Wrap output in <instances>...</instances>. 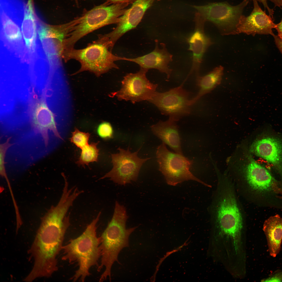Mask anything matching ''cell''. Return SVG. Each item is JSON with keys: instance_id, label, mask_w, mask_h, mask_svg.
Here are the masks:
<instances>
[{"instance_id": "obj_30", "label": "cell", "mask_w": 282, "mask_h": 282, "mask_svg": "<svg viewBox=\"0 0 282 282\" xmlns=\"http://www.w3.org/2000/svg\"><path fill=\"white\" fill-rule=\"evenodd\" d=\"M273 36L276 45L282 54V39L278 36L274 35Z\"/></svg>"}, {"instance_id": "obj_16", "label": "cell", "mask_w": 282, "mask_h": 282, "mask_svg": "<svg viewBox=\"0 0 282 282\" xmlns=\"http://www.w3.org/2000/svg\"><path fill=\"white\" fill-rule=\"evenodd\" d=\"M252 1L253 9L248 16H242L237 29L238 33L270 34L273 36L274 34L272 30L275 28L276 24L273 22V18L263 10L257 1Z\"/></svg>"}, {"instance_id": "obj_17", "label": "cell", "mask_w": 282, "mask_h": 282, "mask_svg": "<svg viewBox=\"0 0 282 282\" xmlns=\"http://www.w3.org/2000/svg\"><path fill=\"white\" fill-rule=\"evenodd\" d=\"M251 151L271 164L279 175L282 187V139L265 136L251 145Z\"/></svg>"}, {"instance_id": "obj_12", "label": "cell", "mask_w": 282, "mask_h": 282, "mask_svg": "<svg viewBox=\"0 0 282 282\" xmlns=\"http://www.w3.org/2000/svg\"><path fill=\"white\" fill-rule=\"evenodd\" d=\"M248 157V161L244 167L243 172L249 187L266 200L272 196L277 198L279 191L282 188L280 182L265 168Z\"/></svg>"}, {"instance_id": "obj_28", "label": "cell", "mask_w": 282, "mask_h": 282, "mask_svg": "<svg viewBox=\"0 0 282 282\" xmlns=\"http://www.w3.org/2000/svg\"><path fill=\"white\" fill-rule=\"evenodd\" d=\"M252 1L254 0H252ZM261 3L265 9H267L269 15L273 18L274 10L273 9L270 8L267 3V1H269L272 2L274 5L275 7H277L282 9V0H254Z\"/></svg>"}, {"instance_id": "obj_8", "label": "cell", "mask_w": 282, "mask_h": 282, "mask_svg": "<svg viewBox=\"0 0 282 282\" xmlns=\"http://www.w3.org/2000/svg\"><path fill=\"white\" fill-rule=\"evenodd\" d=\"M156 155L159 171L168 184L175 186L183 182L191 180L209 186L191 172L190 169L192 161L183 154L170 151L166 144L162 143L158 147Z\"/></svg>"}, {"instance_id": "obj_23", "label": "cell", "mask_w": 282, "mask_h": 282, "mask_svg": "<svg viewBox=\"0 0 282 282\" xmlns=\"http://www.w3.org/2000/svg\"><path fill=\"white\" fill-rule=\"evenodd\" d=\"M0 19L2 32L6 40L11 44H18L22 40L20 28L16 21H20L19 16L10 9L0 6Z\"/></svg>"}, {"instance_id": "obj_14", "label": "cell", "mask_w": 282, "mask_h": 282, "mask_svg": "<svg viewBox=\"0 0 282 282\" xmlns=\"http://www.w3.org/2000/svg\"><path fill=\"white\" fill-rule=\"evenodd\" d=\"M155 0H136L131 7L127 9L119 18L117 26L110 33L106 34L113 45L124 34L136 28L140 22L146 10Z\"/></svg>"}, {"instance_id": "obj_33", "label": "cell", "mask_w": 282, "mask_h": 282, "mask_svg": "<svg viewBox=\"0 0 282 282\" xmlns=\"http://www.w3.org/2000/svg\"><path fill=\"white\" fill-rule=\"evenodd\" d=\"M280 195V196H277L279 199L282 200V188H281L278 191V195Z\"/></svg>"}, {"instance_id": "obj_6", "label": "cell", "mask_w": 282, "mask_h": 282, "mask_svg": "<svg viewBox=\"0 0 282 282\" xmlns=\"http://www.w3.org/2000/svg\"><path fill=\"white\" fill-rule=\"evenodd\" d=\"M129 4L124 2L110 5L106 2L86 12L79 17L73 30L63 40V48H74L79 40L89 33L105 26L116 24Z\"/></svg>"}, {"instance_id": "obj_1", "label": "cell", "mask_w": 282, "mask_h": 282, "mask_svg": "<svg viewBox=\"0 0 282 282\" xmlns=\"http://www.w3.org/2000/svg\"><path fill=\"white\" fill-rule=\"evenodd\" d=\"M67 209L60 205L52 206L42 218L33 242L28 252L33 259V266L27 276L32 281L48 278L58 269L56 257L62 250L66 233L70 225Z\"/></svg>"}, {"instance_id": "obj_10", "label": "cell", "mask_w": 282, "mask_h": 282, "mask_svg": "<svg viewBox=\"0 0 282 282\" xmlns=\"http://www.w3.org/2000/svg\"><path fill=\"white\" fill-rule=\"evenodd\" d=\"M180 86L163 92L156 91L148 101L163 114L179 120L191 112L189 93Z\"/></svg>"}, {"instance_id": "obj_26", "label": "cell", "mask_w": 282, "mask_h": 282, "mask_svg": "<svg viewBox=\"0 0 282 282\" xmlns=\"http://www.w3.org/2000/svg\"><path fill=\"white\" fill-rule=\"evenodd\" d=\"M90 134L81 132L75 128L69 139L70 142L81 149L88 144Z\"/></svg>"}, {"instance_id": "obj_11", "label": "cell", "mask_w": 282, "mask_h": 282, "mask_svg": "<svg viewBox=\"0 0 282 282\" xmlns=\"http://www.w3.org/2000/svg\"><path fill=\"white\" fill-rule=\"evenodd\" d=\"M148 71L140 69L135 73H128L121 81L120 90L111 93L119 100L129 101L133 103L149 101L155 93L157 85L151 82L146 77Z\"/></svg>"}, {"instance_id": "obj_25", "label": "cell", "mask_w": 282, "mask_h": 282, "mask_svg": "<svg viewBox=\"0 0 282 282\" xmlns=\"http://www.w3.org/2000/svg\"><path fill=\"white\" fill-rule=\"evenodd\" d=\"M99 142H92L81 148L80 156L76 163L79 166H84L90 163L97 161L99 150L97 146Z\"/></svg>"}, {"instance_id": "obj_20", "label": "cell", "mask_w": 282, "mask_h": 282, "mask_svg": "<svg viewBox=\"0 0 282 282\" xmlns=\"http://www.w3.org/2000/svg\"><path fill=\"white\" fill-rule=\"evenodd\" d=\"M21 29L26 46L31 57L36 51L37 18L30 0L25 3L21 20Z\"/></svg>"}, {"instance_id": "obj_7", "label": "cell", "mask_w": 282, "mask_h": 282, "mask_svg": "<svg viewBox=\"0 0 282 282\" xmlns=\"http://www.w3.org/2000/svg\"><path fill=\"white\" fill-rule=\"evenodd\" d=\"M249 0H244L235 6L225 2L193 7L205 21L214 24L222 34H232L238 33L237 29L243 10Z\"/></svg>"}, {"instance_id": "obj_3", "label": "cell", "mask_w": 282, "mask_h": 282, "mask_svg": "<svg viewBox=\"0 0 282 282\" xmlns=\"http://www.w3.org/2000/svg\"><path fill=\"white\" fill-rule=\"evenodd\" d=\"M128 218L126 209L116 201L114 214L107 227L99 237L101 250L100 265L97 267L99 272L103 268L105 270L101 275L99 281L106 280L109 277L111 280L112 266L115 262H118L120 251L128 246V239L136 227L127 229L126 223Z\"/></svg>"}, {"instance_id": "obj_22", "label": "cell", "mask_w": 282, "mask_h": 282, "mask_svg": "<svg viewBox=\"0 0 282 282\" xmlns=\"http://www.w3.org/2000/svg\"><path fill=\"white\" fill-rule=\"evenodd\" d=\"M263 230L269 254L275 257L280 251L282 241V218L278 214L269 217L264 223Z\"/></svg>"}, {"instance_id": "obj_18", "label": "cell", "mask_w": 282, "mask_h": 282, "mask_svg": "<svg viewBox=\"0 0 282 282\" xmlns=\"http://www.w3.org/2000/svg\"><path fill=\"white\" fill-rule=\"evenodd\" d=\"M155 46L151 52L144 55L135 58H127L124 57L123 60L134 62L138 64L140 69L148 71L155 69L160 72L165 73L168 79L171 75L172 69L168 66L172 61V55L168 51L166 45L160 44L162 48L158 46V41L155 40Z\"/></svg>"}, {"instance_id": "obj_34", "label": "cell", "mask_w": 282, "mask_h": 282, "mask_svg": "<svg viewBox=\"0 0 282 282\" xmlns=\"http://www.w3.org/2000/svg\"><path fill=\"white\" fill-rule=\"evenodd\" d=\"M75 1H76V2H77V0H75Z\"/></svg>"}, {"instance_id": "obj_31", "label": "cell", "mask_w": 282, "mask_h": 282, "mask_svg": "<svg viewBox=\"0 0 282 282\" xmlns=\"http://www.w3.org/2000/svg\"><path fill=\"white\" fill-rule=\"evenodd\" d=\"M136 0H107L106 2L109 4L126 2L129 4L133 3Z\"/></svg>"}, {"instance_id": "obj_9", "label": "cell", "mask_w": 282, "mask_h": 282, "mask_svg": "<svg viewBox=\"0 0 282 282\" xmlns=\"http://www.w3.org/2000/svg\"><path fill=\"white\" fill-rule=\"evenodd\" d=\"M140 149L132 153L119 148V152L112 154V169L100 179L109 178L115 183L125 185L137 179L140 169L143 164L149 158H141L138 154Z\"/></svg>"}, {"instance_id": "obj_5", "label": "cell", "mask_w": 282, "mask_h": 282, "mask_svg": "<svg viewBox=\"0 0 282 282\" xmlns=\"http://www.w3.org/2000/svg\"><path fill=\"white\" fill-rule=\"evenodd\" d=\"M113 47L108 37L104 35H100L97 39L84 48L77 49L73 48L62 50L61 56L66 62L73 59L80 63V68L73 75L88 71L98 77L111 69H119L115 62L123 60V57L112 53Z\"/></svg>"}, {"instance_id": "obj_21", "label": "cell", "mask_w": 282, "mask_h": 282, "mask_svg": "<svg viewBox=\"0 0 282 282\" xmlns=\"http://www.w3.org/2000/svg\"><path fill=\"white\" fill-rule=\"evenodd\" d=\"M43 49L52 72L62 68L61 42L58 40L47 36L44 25H40L37 30Z\"/></svg>"}, {"instance_id": "obj_29", "label": "cell", "mask_w": 282, "mask_h": 282, "mask_svg": "<svg viewBox=\"0 0 282 282\" xmlns=\"http://www.w3.org/2000/svg\"><path fill=\"white\" fill-rule=\"evenodd\" d=\"M262 281H282V271L273 274L268 278L262 280Z\"/></svg>"}, {"instance_id": "obj_19", "label": "cell", "mask_w": 282, "mask_h": 282, "mask_svg": "<svg viewBox=\"0 0 282 282\" xmlns=\"http://www.w3.org/2000/svg\"><path fill=\"white\" fill-rule=\"evenodd\" d=\"M178 120L172 117L165 121H160L151 126L153 134L167 145L175 152L183 154L177 122Z\"/></svg>"}, {"instance_id": "obj_24", "label": "cell", "mask_w": 282, "mask_h": 282, "mask_svg": "<svg viewBox=\"0 0 282 282\" xmlns=\"http://www.w3.org/2000/svg\"><path fill=\"white\" fill-rule=\"evenodd\" d=\"M223 67L220 66L214 69L207 74L196 76V84L199 89L197 95L191 99V106L197 102L201 98L209 93L221 83L223 73Z\"/></svg>"}, {"instance_id": "obj_4", "label": "cell", "mask_w": 282, "mask_h": 282, "mask_svg": "<svg viewBox=\"0 0 282 282\" xmlns=\"http://www.w3.org/2000/svg\"><path fill=\"white\" fill-rule=\"evenodd\" d=\"M212 239L226 248H238L246 240L243 219L233 194L227 191L219 202Z\"/></svg>"}, {"instance_id": "obj_2", "label": "cell", "mask_w": 282, "mask_h": 282, "mask_svg": "<svg viewBox=\"0 0 282 282\" xmlns=\"http://www.w3.org/2000/svg\"><path fill=\"white\" fill-rule=\"evenodd\" d=\"M101 214L99 212L80 236L71 239L62 248L63 253L62 260L71 264L77 263L78 267L70 278L73 281L84 282L91 274V268L99 265L98 261L101 257V252L99 238L97 234L96 225Z\"/></svg>"}, {"instance_id": "obj_13", "label": "cell", "mask_w": 282, "mask_h": 282, "mask_svg": "<svg viewBox=\"0 0 282 282\" xmlns=\"http://www.w3.org/2000/svg\"><path fill=\"white\" fill-rule=\"evenodd\" d=\"M31 117L32 128L35 133L41 135L46 146L49 143V130L57 138L62 139L58 130L54 114L47 106L44 97L34 101L31 110Z\"/></svg>"}, {"instance_id": "obj_15", "label": "cell", "mask_w": 282, "mask_h": 282, "mask_svg": "<svg viewBox=\"0 0 282 282\" xmlns=\"http://www.w3.org/2000/svg\"><path fill=\"white\" fill-rule=\"evenodd\" d=\"M195 21L194 30L186 40L189 45L188 50L192 53V66L187 78L193 73L196 74V76L199 75L203 55L212 44L210 39L204 32V26L205 21L198 12L195 14Z\"/></svg>"}, {"instance_id": "obj_27", "label": "cell", "mask_w": 282, "mask_h": 282, "mask_svg": "<svg viewBox=\"0 0 282 282\" xmlns=\"http://www.w3.org/2000/svg\"><path fill=\"white\" fill-rule=\"evenodd\" d=\"M97 133L98 136L102 139L108 140L113 138L114 130L111 124L106 121L100 123L97 127Z\"/></svg>"}, {"instance_id": "obj_32", "label": "cell", "mask_w": 282, "mask_h": 282, "mask_svg": "<svg viewBox=\"0 0 282 282\" xmlns=\"http://www.w3.org/2000/svg\"><path fill=\"white\" fill-rule=\"evenodd\" d=\"M275 28L278 32V36L282 39V19L279 23L276 24Z\"/></svg>"}]
</instances>
